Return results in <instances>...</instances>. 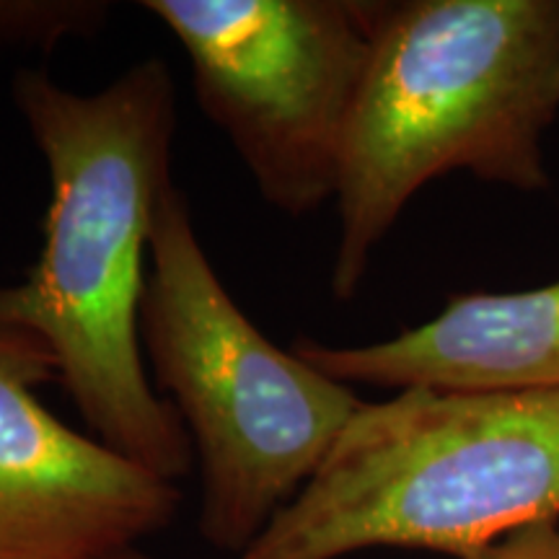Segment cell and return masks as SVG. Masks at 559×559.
Returning <instances> with one entry per match:
<instances>
[{"label":"cell","instance_id":"3957f363","mask_svg":"<svg viewBox=\"0 0 559 559\" xmlns=\"http://www.w3.org/2000/svg\"><path fill=\"white\" fill-rule=\"evenodd\" d=\"M557 519L559 394L404 389L362 402L306 487L236 559L376 547L464 559Z\"/></svg>","mask_w":559,"mask_h":559},{"label":"cell","instance_id":"30bf717a","mask_svg":"<svg viewBox=\"0 0 559 559\" xmlns=\"http://www.w3.org/2000/svg\"><path fill=\"white\" fill-rule=\"evenodd\" d=\"M102 559H153L151 555H145L140 547H130V549H122V551H115V555H107Z\"/></svg>","mask_w":559,"mask_h":559},{"label":"cell","instance_id":"9c48e42d","mask_svg":"<svg viewBox=\"0 0 559 559\" xmlns=\"http://www.w3.org/2000/svg\"><path fill=\"white\" fill-rule=\"evenodd\" d=\"M464 559H559V519L510 531Z\"/></svg>","mask_w":559,"mask_h":559},{"label":"cell","instance_id":"52a82bcc","mask_svg":"<svg viewBox=\"0 0 559 559\" xmlns=\"http://www.w3.org/2000/svg\"><path fill=\"white\" fill-rule=\"evenodd\" d=\"M353 389H438L461 394H559V280L521 293H466L436 319L370 345H290Z\"/></svg>","mask_w":559,"mask_h":559},{"label":"cell","instance_id":"7a4b0ae2","mask_svg":"<svg viewBox=\"0 0 559 559\" xmlns=\"http://www.w3.org/2000/svg\"><path fill=\"white\" fill-rule=\"evenodd\" d=\"M559 109V0L381 3L342 145L332 293L349 300L370 257L432 179L469 171L539 190Z\"/></svg>","mask_w":559,"mask_h":559},{"label":"cell","instance_id":"5b68a950","mask_svg":"<svg viewBox=\"0 0 559 559\" xmlns=\"http://www.w3.org/2000/svg\"><path fill=\"white\" fill-rule=\"evenodd\" d=\"M192 66L194 99L226 132L262 200L313 213L337 198L342 145L381 3L145 0Z\"/></svg>","mask_w":559,"mask_h":559},{"label":"cell","instance_id":"6da1fadb","mask_svg":"<svg viewBox=\"0 0 559 559\" xmlns=\"http://www.w3.org/2000/svg\"><path fill=\"white\" fill-rule=\"evenodd\" d=\"M11 96L50 171V205L39 260L24 283L0 288V324L52 349L58 381L99 443L177 485L194 466L192 440L140 353L145 262L174 185L171 70L145 58L107 88L75 94L21 68Z\"/></svg>","mask_w":559,"mask_h":559},{"label":"cell","instance_id":"ba28073f","mask_svg":"<svg viewBox=\"0 0 559 559\" xmlns=\"http://www.w3.org/2000/svg\"><path fill=\"white\" fill-rule=\"evenodd\" d=\"M109 13L102 0H0V47L50 52L62 39L99 34Z\"/></svg>","mask_w":559,"mask_h":559},{"label":"cell","instance_id":"8992f818","mask_svg":"<svg viewBox=\"0 0 559 559\" xmlns=\"http://www.w3.org/2000/svg\"><path fill=\"white\" fill-rule=\"evenodd\" d=\"M58 360L0 324V559H102L166 531L181 489L68 428L37 391Z\"/></svg>","mask_w":559,"mask_h":559},{"label":"cell","instance_id":"277c9868","mask_svg":"<svg viewBox=\"0 0 559 559\" xmlns=\"http://www.w3.org/2000/svg\"><path fill=\"white\" fill-rule=\"evenodd\" d=\"M140 345L200 469L198 531L241 557L313 477L362 400L251 324L215 275L190 202L166 190L151 236Z\"/></svg>","mask_w":559,"mask_h":559}]
</instances>
